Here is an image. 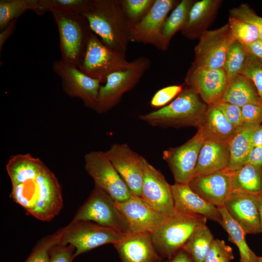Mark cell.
<instances>
[{
    "label": "cell",
    "instance_id": "6da1fadb",
    "mask_svg": "<svg viewBox=\"0 0 262 262\" xmlns=\"http://www.w3.org/2000/svg\"><path fill=\"white\" fill-rule=\"evenodd\" d=\"M12 184L10 197L29 214L49 221L63 206L62 188L54 173L31 154L11 156L6 165Z\"/></svg>",
    "mask_w": 262,
    "mask_h": 262
},
{
    "label": "cell",
    "instance_id": "7a4b0ae2",
    "mask_svg": "<svg viewBox=\"0 0 262 262\" xmlns=\"http://www.w3.org/2000/svg\"><path fill=\"white\" fill-rule=\"evenodd\" d=\"M92 32L107 46L126 54L131 25L119 0H89L81 14Z\"/></svg>",
    "mask_w": 262,
    "mask_h": 262
},
{
    "label": "cell",
    "instance_id": "3957f363",
    "mask_svg": "<svg viewBox=\"0 0 262 262\" xmlns=\"http://www.w3.org/2000/svg\"><path fill=\"white\" fill-rule=\"evenodd\" d=\"M208 106L196 91L187 86L169 104L139 118L154 127L198 129Z\"/></svg>",
    "mask_w": 262,
    "mask_h": 262
},
{
    "label": "cell",
    "instance_id": "277c9868",
    "mask_svg": "<svg viewBox=\"0 0 262 262\" xmlns=\"http://www.w3.org/2000/svg\"><path fill=\"white\" fill-rule=\"evenodd\" d=\"M58 27L62 59L77 67L81 65L92 31L86 19L78 13L51 8Z\"/></svg>",
    "mask_w": 262,
    "mask_h": 262
},
{
    "label": "cell",
    "instance_id": "5b68a950",
    "mask_svg": "<svg viewBox=\"0 0 262 262\" xmlns=\"http://www.w3.org/2000/svg\"><path fill=\"white\" fill-rule=\"evenodd\" d=\"M207 220L202 216L176 212L151 234L158 254L161 258L171 260L182 248L194 231L206 224Z\"/></svg>",
    "mask_w": 262,
    "mask_h": 262
},
{
    "label": "cell",
    "instance_id": "8992f818",
    "mask_svg": "<svg viewBox=\"0 0 262 262\" xmlns=\"http://www.w3.org/2000/svg\"><path fill=\"white\" fill-rule=\"evenodd\" d=\"M128 69L109 75L101 86L95 111L98 114L108 112L118 104L124 94L132 89L149 69L151 62L146 57L133 60Z\"/></svg>",
    "mask_w": 262,
    "mask_h": 262
},
{
    "label": "cell",
    "instance_id": "52a82bcc",
    "mask_svg": "<svg viewBox=\"0 0 262 262\" xmlns=\"http://www.w3.org/2000/svg\"><path fill=\"white\" fill-rule=\"evenodd\" d=\"M60 244L70 245L75 249L76 257L108 244L117 243L125 233L87 221H71L60 229Z\"/></svg>",
    "mask_w": 262,
    "mask_h": 262
},
{
    "label": "cell",
    "instance_id": "ba28073f",
    "mask_svg": "<svg viewBox=\"0 0 262 262\" xmlns=\"http://www.w3.org/2000/svg\"><path fill=\"white\" fill-rule=\"evenodd\" d=\"M132 61L126 60V54L106 45L92 32L85 53L79 68L86 75L105 83L107 77L126 70Z\"/></svg>",
    "mask_w": 262,
    "mask_h": 262
},
{
    "label": "cell",
    "instance_id": "9c48e42d",
    "mask_svg": "<svg viewBox=\"0 0 262 262\" xmlns=\"http://www.w3.org/2000/svg\"><path fill=\"white\" fill-rule=\"evenodd\" d=\"M72 220L91 221L122 233L129 232L126 221L116 201L96 186L87 199L77 211Z\"/></svg>",
    "mask_w": 262,
    "mask_h": 262
},
{
    "label": "cell",
    "instance_id": "30bf717a",
    "mask_svg": "<svg viewBox=\"0 0 262 262\" xmlns=\"http://www.w3.org/2000/svg\"><path fill=\"white\" fill-rule=\"evenodd\" d=\"M179 2L176 0H155L147 14L139 22L131 26L130 42L150 45L165 51L169 44L163 34V27L168 13Z\"/></svg>",
    "mask_w": 262,
    "mask_h": 262
},
{
    "label": "cell",
    "instance_id": "8fae6325",
    "mask_svg": "<svg viewBox=\"0 0 262 262\" xmlns=\"http://www.w3.org/2000/svg\"><path fill=\"white\" fill-rule=\"evenodd\" d=\"M85 169L96 186L109 194L115 201L122 202L132 195L105 152L92 151L84 156Z\"/></svg>",
    "mask_w": 262,
    "mask_h": 262
},
{
    "label": "cell",
    "instance_id": "7c38bea8",
    "mask_svg": "<svg viewBox=\"0 0 262 262\" xmlns=\"http://www.w3.org/2000/svg\"><path fill=\"white\" fill-rule=\"evenodd\" d=\"M52 69L62 81L64 92L81 99L85 106L96 110L101 82L83 73L79 67L63 59L55 60Z\"/></svg>",
    "mask_w": 262,
    "mask_h": 262
},
{
    "label": "cell",
    "instance_id": "4fadbf2b",
    "mask_svg": "<svg viewBox=\"0 0 262 262\" xmlns=\"http://www.w3.org/2000/svg\"><path fill=\"white\" fill-rule=\"evenodd\" d=\"M235 40L228 23L213 30H207L195 47L192 65L203 68H223L228 50Z\"/></svg>",
    "mask_w": 262,
    "mask_h": 262
},
{
    "label": "cell",
    "instance_id": "5bb4252c",
    "mask_svg": "<svg viewBox=\"0 0 262 262\" xmlns=\"http://www.w3.org/2000/svg\"><path fill=\"white\" fill-rule=\"evenodd\" d=\"M185 83L192 88L208 106L221 102L229 83L223 68L211 69L193 65L188 69Z\"/></svg>",
    "mask_w": 262,
    "mask_h": 262
},
{
    "label": "cell",
    "instance_id": "9a60e30c",
    "mask_svg": "<svg viewBox=\"0 0 262 262\" xmlns=\"http://www.w3.org/2000/svg\"><path fill=\"white\" fill-rule=\"evenodd\" d=\"M143 182L141 197L159 213L166 216L176 213L171 185L164 175L145 158L143 160Z\"/></svg>",
    "mask_w": 262,
    "mask_h": 262
},
{
    "label": "cell",
    "instance_id": "2e32d148",
    "mask_svg": "<svg viewBox=\"0 0 262 262\" xmlns=\"http://www.w3.org/2000/svg\"><path fill=\"white\" fill-rule=\"evenodd\" d=\"M204 139L197 130L183 145L163 151V158L168 164L175 183L188 184L192 180L199 153Z\"/></svg>",
    "mask_w": 262,
    "mask_h": 262
},
{
    "label": "cell",
    "instance_id": "e0dca14e",
    "mask_svg": "<svg viewBox=\"0 0 262 262\" xmlns=\"http://www.w3.org/2000/svg\"><path fill=\"white\" fill-rule=\"evenodd\" d=\"M105 152L131 194L141 197L144 157L125 143L115 144Z\"/></svg>",
    "mask_w": 262,
    "mask_h": 262
},
{
    "label": "cell",
    "instance_id": "ac0fdd59",
    "mask_svg": "<svg viewBox=\"0 0 262 262\" xmlns=\"http://www.w3.org/2000/svg\"><path fill=\"white\" fill-rule=\"evenodd\" d=\"M116 203L126 221L129 232L152 234L168 217L158 213L141 197L133 195Z\"/></svg>",
    "mask_w": 262,
    "mask_h": 262
},
{
    "label": "cell",
    "instance_id": "d6986e66",
    "mask_svg": "<svg viewBox=\"0 0 262 262\" xmlns=\"http://www.w3.org/2000/svg\"><path fill=\"white\" fill-rule=\"evenodd\" d=\"M234 171L228 168L193 178L188 185L204 200L216 207L224 206L232 191Z\"/></svg>",
    "mask_w": 262,
    "mask_h": 262
},
{
    "label": "cell",
    "instance_id": "ffe728a7",
    "mask_svg": "<svg viewBox=\"0 0 262 262\" xmlns=\"http://www.w3.org/2000/svg\"><path fill=\"white\" fill-rule=\"evenodd\" d=\"M121 262H161L151 234L128 232L114 245Z\"/></svg>",
    "mask_w": 262,
    "mask_h": 262
},
{
    "label": "cell",
    "instance_id": "44dd1931",
    "mask_svg": "<svg viewBox=\"0 0 262 262\" xmlns=\"http://www.w3.org/2000/svg\"><path fill=\"white\" fill-rule=\"evenodd\" d=\"M224 206L246 234L261 233L258 211L252 195L232 190Z\"/></svg>",
    "mask_w": 262,
    "mask_h": 262
},
{
    "label": "cell",
    "instance_id": "7402d4cb",
    "mask_svg": "<svg viewBox=\"0 0 262 262\" xmlns=\"http://www.w3.org/2000/svg\"><path fill=\"white\" fill-rule=\"evenodd\" d=\"M171 189L176 212L202 216L220 224L222 216L217 207L204 200L188 184L175 183Z\"/></svg>",
    "mask_w": 262,
    "mask_h": 262
},
{
    "label": "cell",
    "instance_id": "603a6c76",
    "mask_svg": "<svg viewBox=\"0 0 262 262\" xmlns=\"http://www.w3.org/2000/svg\"><path fill=\"white\" fill-rule=\"evenodd\" d=\"M221 0H201L193 4L187 22L181 31L185 37L199 38L213 21L222 3Z\"/></svg>",
    "mask_w": 262,
    "mask_h": 262
},
{
    "label": "cell",
    "instance_id": "cb8c5ba5",
    "mask_svg": "<svg viewBox=\"0 0 262 262\" xmlns=\"http://www.w3.org/2000/svg\"><path fill=\"white\" fill-rule=\"evenodd\" d=\"M229 160V143L204 140L199 153L193 179L227 168Z\"/></svg>",
    "mask_w": 262,
    "mask_h": 262
},
{
    "label": "cell",
    "instance_id": "d4e9b609",
    "mask_svg": "<svg viewBox=\"0 0 262 262\" xmlns=\"http://www.w3.org/2000/svg\"><path fill=\"white\" fill-rule=\"evenodd\" d=\"M239 129L232 125L216 106H208L197 130L204 140L229 143Z\"/></svg>",
    "mask_w": 262,
    "mask_h": 262
},
{
    "label": "cell",
    "instance_id": "484cf974",
    "mask_svg": "<svg viewBox=\"0 0 262 262\" xmlns=\"http://www.w3.org/2000/svg\"><path fill=\"white\" fill-rule=\"evenodd\" d=\"M222 102L240 108L247 104L262 105L253 82L245 76L239 74L229 81Z\"/></svg>",
    "mask_w": 262,
    "mask_h": 262
},
{
    "label": "cell",
    "instance_id": "4316f807",
    "mask_svg": "<svg viewBox=\"0 0 262 262\" xmlns=\"http://www.w3.org/2000/svg\"><path fill=\"white\" fill-rule=\"evenodd\" d=\"M258 125L245 124L237 131L229 143V160L227 168L235 171L246 164L252 148V135Z\"/></svg>",
    "mask_w": 262,
    "mask_h": 262
},
{
    "label": "cell",
    "instance_id": "83f0119b",
    "mask_svg": "<svg viewBox=\"0 0 262 262\" xmlns=\"http://www.w3.org/2000/svg\"><path fill=\"white\" fill-rule=\"evenodd\" d=\"M222 216L220 225L228 234V239L238 247L240 262H257L259 256L249 248L246 241V234L230 216L224 206L217 207Z\"/></svg>",
    "mask_w": 262,
    "mask_h": 262
},
{
    "label": "cell",
    "instance_id": "f1b7e54d",
    "mask_svg": "<svg viewBox=\"0 0 262 262\" xmlns=\"http://www.w3.org/2000/svg\"><path fill=\"white\" fill-rule=\"evenodd\" d=\"M232 189L252 195H262V167L245 164L235 170Z\"/></svg>",
    "mask_w": 262,
    "mask_h": 262
},
{
    "label": "cell",
    "instance_id": "f546056e",
    "mask_svg": "<svg viewBox=\"0 0 262 262\" xmlns=\"http://www.w3.org/2000/svg\"><path fill=\"white\" fill-rule=\"evenodd\" d=\"M214 239L211 230L205 224L194 231L182 249L194 262H204Z\"/></svg>",
    "mask_w": 262,
    "mask_h": 262
},
{
    "label": "cell",
    "instance_id": "4dcf8cb0",
    "mask_svg": "<svg viewBox=\"0 0 262 262\" xmlns=\"http://www.w3.org/2000/svg\"><path fill=\"white\" fill-rule=\"evenodd\" d=\"M40 10L39 0H0V31L28 10L38 15Z\"/></svg>",
    "mask_w": 262,
    "mask_h": 262
},
{
    "label": "cell",
    "instance_id": "1f68e13d",
    "mask_svg": "<svg viewBox=\"0 0 262 262\" xmlns=\"http://www.w3.org/2000/svg\"><path fill=\"white\" fill-rule=\"evenodd\" d=\"M195 1L193 0H181L166 17L163 27V33L169 44L176 33L181 31L185 26Z\"/></svg>",
    "mask_w": 262,
    "mask_h": 262
},
{
    "label": "cell",
    "instance_id": "d6a6232c",
    "mask_svg": "<svg viewBox=\"0 0 262 262\" xmlns=\"http://www.w3.org/2000/svg\"><path fill=\"white\" fill-rule=\"evenodd\" d=\"M247 55L245 46L236 40L230 45L223 67L229 81L240 74Z\"/></svg>",
    "mask_w": 262,
    "mask_h": 262
},
{
    "label": "cell",
    "instance_id": "836d02e7",
    "mask_svg": "<svg viewBox=\"0 0 262 262\" xmlns=\"http://www.w3.org/2000/svg\"><path fill=\"white\" fill-rule=\"evenodd\" d=\"M61 230L47 235L39 240L24 262H49L50 251L53 247L59 244Z\"/></svg>",
    "mask_w": 262,
    "mask_h": 262
},
{
    "label": "cell",
    "instance_id": "e575fe53",
    "mask_svg": "<svg viewBox=\"0 0 262 262\" xmlns=\"http://www.w3.org/2000/svg\"><path fill=\"white\" fill-rule=\"evenodd\" d=\"M228 24L235 40L245 46L260 38L258 30L250 24L230 16Z\"/></svg>",
    "mask_w": 262,
    "mask_h": 262
},
{
    "label": "cell",
    "instance_id": "d590c367",
    "mask_svg": "<svg viewBox=\"0 0 262 262\" xmlns=\"http://www.w3.org/2000/svg\"><path fill=\"white\" fill-rule=\"evenodd\" d=\"M131 26L139 22L148 12L155 0H119Z\"/></svg>",
    "mask_w": 262,
    "mask_h": 262
},
{
    "label": "cell",
    "instance_id": "8d00e7d4",
    "mask_svg": "<svg viewBox=\"0 0 262 262\" xmlns=\"http://www.w3.org/2000/svg\"><path fill=\"white\" fill-rule=\"evenodd\" d=\"M41 15H43L51 8L61 9L82 14L86 10L89 0H39Z\"/></svg>",
    "mask_w": 262,
    "mask_h": 262
},
{
    "label": "cell",
    "instance_id": "74e56055",
    "mask_svg": "<svg viewBox=\"0 0 262 262\" xmlns=\"http://www.w3.org/2000/svg\"><path fill=\"white\" fill-rule=\"evenodd\" d=\"M240 74L245 76L252 81L262 101V62L248 53Z\"/></svg>",
    "mask_w": 262,
    "mask_h": 262
},
{
    "label": "cell",
    "instance_id": "f35d334b",
    "mask_svg": "<svg viewBox=\"0 0 262 262\" xmlns=\"http://www.w3.org/2000/svg\"><path fill=\"white\" fill-rule=\"evenodd\" d=\"M234 259L231 247L223 240L214 239L204 262H230Z\"/></svg>",
    "mask_w": 262,
    "mask_h": 262
},
{
    "label": "cell",
    "instance_id": "ab89813d",
    "mask_svg": "<svg viewBox=\"0 0 262 262\" xmlns=\"http://www.w3.org/2000/svg\"><path fill=\"white\" fill-rule=\"evenodd\" d=\"M229 16L235 17L255 27L259 31L260 38L262 39V17L257 15L247 4L243 3L229 10Z\"/></svg>",
    "mask_w": 262,
    "mask_h": 262
},
{
    "label": "cell",
    "instance_id": "60d3db41",
    "mask_svg": "<svg viewBox=\"0 0 262 262\" xmlns=\"http://www.w3.org/2000/svg\"><path fill=\"white\" fill-rule=\"evenodd\" d=\"M183 84L172 85L157 91L152 97L150 106L155 108H161L175 99L183 90Z\"/></svg>",
    "mask_w": 262,
    "mask_h": 262
},
{
    "label": "cell",
    "instance_id": "b9f144b4",
    "mask_svg": "<svg viewBox=\"0 0 262 262\" xmlns=\"http://www.w3.org/2000/svg\"><path fill=\"white\" fill-rule=\"evenodd\" d=\"M215 106L221 111L227 119L236 128H240L245 124L241 108L224 102H221Z\"/></svg>",
    "mask_w": 262,
    "mask_h": 262
},
{
    "label": "cell",
    "instance_id": "7bdbcfd3",
    "mask_svg": "<svg viewBox=\"0 0 262 262\" xmlns=\"http://www.w3.org/2000/svg\"><path fill=\"white\" fill-rule=\"evenodd\" d=\"M75 251L72 245L58 244L50 251L49 262H73Z\"/></svg>",
    "mask_w": 262,
    "mask_h": 262
},
{
    "label": "cell",
    "instance_id": "ee69618b",
    "mask_svg": "<svg viewBox=\"0 0 262 262\" xmlns=\"http://www.w3.org/2000/svg\"><path fill=\"white\" fill-rule=\"evenodd\" d=\"M241 110L245 124L260 125L262 123V105L247 104Z\"/></svg>",
    "mask_w": 262,
    "mask_h": 262
},
{
    "label": "cell",
    "instance_id": "f6af8a7d",
    "mask_svg": "<svg viewBox=\"0 0 262 262\" xmlns=\"http://www.w3.org/2000/svg\"><path fill=\"white\" fill-rule=\"evenodd\" d=\"M246 164H251L262 167V145L252 147Z\"/></svg>",
    "mask_w": 262,
    "mask_h": 262
},
{
    "label": "cell",
    "instance_id": "bcb514c9",
    "mask_svg": "<svg viewBox=\"0 0 262 262\" xmlns=\"http://www.w3.org/2000/svg\"><path fill=\"white\" fill-rule=\"evenodd\" d=\"M245 46V45H244ZM247 53L262 62V39L259 38L253 42L245 45Z\"/></svg>",
    "mask_w": 262,
    "mask_h": 262
},
{
    "label": "cell",
    "instance_id": "7dc6e473",
    "mask_svg": "<svg viewBox=\"0 0 262 262\" xmlns=\"http://www.w3.org/2000/svg\"><path fill=\"white\" fill-rule=\"evenodd\" d=\"M17 19H15L12 21L0 33V53L1 52V50L3 46L7 40L14 33L15 28L16 24Z\"/></svg>",
    "mask_w": 262,
    "mask_h": 262
},
{
    "label": "cell",
    "instance_id": "c3c4849f",
    "mask_svg": "<svg viewBox=\"0 0 262 262\" xmlns=\"http://www.w3.org/2000/svg\"><path fill=\"white\" fill-rule=\"evenodd\" d=\"M168 262H194L188 254L182 248L180 249Z\"/></svg>",
    "mask_w": 262,
    "mask_h": 262
},
{
    "label": "cell",
    "instance_id": "681fc988",
    "mask_svg": "<svg viewBox=\"0 0 262 262\" xmlns=\"http://www.w3.org/2000/svg\"><path fill=\"white\" fill-rule=\"evenodd\" d=\"M262 145V123L254 131L252 138V147Z\"/></svg>",
    "mask_w": 262,
    "mask_h": 262
},
{
    "label": "cell",
    "instance_id": "f907efd6",
    "mask_svg": "<svg viewBox=\"0 0 262 262\" xmlns=\"http://www.w3.org/2000/svg\"><path fill=\"white\" fill-rule=\"evenodd\" d=\"M258 211L260 228L262 233V195H253Z\"/></svg>",
    "mask_w": 262,
    "mask_h": 262
},
{
    "label": "cell",
    "instance_id": "816d5d0a",
    "mask_svg": "<svg viewBox=\"0 0 262 262\" xmlns=\"http://www.w3.org/2000/svg\"><path fill=\"white\" fill-rule=\"evenodd\" d=\"M257 262H262V256L259 257Z\"/></svg>",
    "mask_w": 262,
    "mask_h": 262
},
{
    "label": "cell",
    "instance_id": "f5cc1de1",
    "mask_svg": "<svg viewBox=\"0 0 262 262\" xmlns=\"http://www.w3.org/2000/svg\"></svg>",
    "mask_w": 262,
    "mask_h": 262
}]
</instances>
